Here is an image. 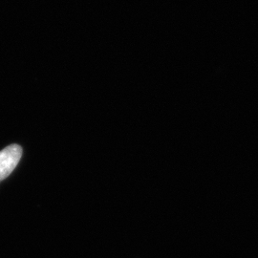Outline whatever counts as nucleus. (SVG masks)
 I'll use <instances>...</instances> for the list:
<instances>
[{
  "mask_svg": "<svg viewBox=\"0 0 258 258\" xmlns=\"http://www.w3.org/2000/svg\"><path fill=\"white\" fill-rule=\"evenodd\" d=\"M22 155L19 145H11L0 151V180L6 179L18 166Z\"/></svg>",
  "mask_w": 258,
  "mask_h": 258,
  "instance_id": "1",
  "label": "nucleus"
},
{
  "mask_svg": "<svg viewBox=\"0 0 258 258\" xmlns=\"http://www.w3.org/2000/svg\"><path fill=\"white\" fill-rule=\"evenodd\" d=\"M0 181H1V180H0Z\"/></svg>",
  "mask_w": 258,
  "mask_h": 258,
  "instance_id": "2",
  "label": "nucleus"
}]
</instances>
